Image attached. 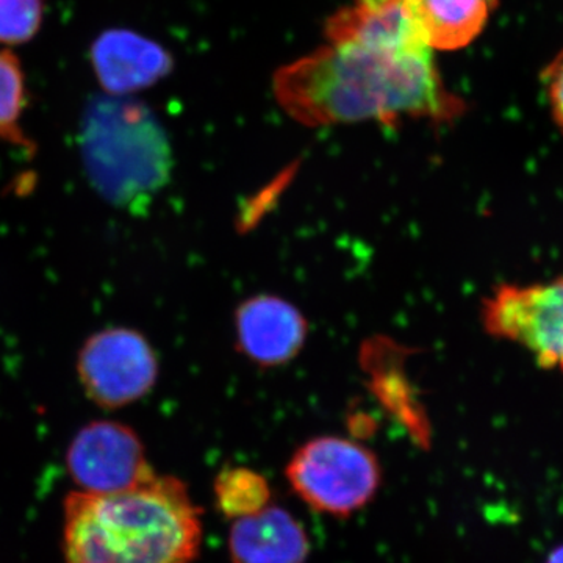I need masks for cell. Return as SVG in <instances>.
<instances>
[{
	"instance_id": "6da1fadb",
	"label": "cell",
	"mask_w": 563,
	"mask_h": 563,
	"mask_svg": "<svg viewBox=\"0 0 563 563\" xmlns=\"http://www.w3.org/2000/svg\"><path fill=\"white\" fill-rule=\"evenodd\" d=\"M274 95L292 120L312 128L363 121L395 124L406 117L442 122L463 110L422 43L329 41L277 70Z\"/></svg>"
},
{
	"instance_id": "7a4b0ae2",
	"label": "cell",
	"mask_w": 563,
	"mask_h": 563,
	"mask_svg": "<svg viewBox=\"0 0 563 563\" xmlns=\"http://www.w3.org/2000/svg\"><path fill=\"white\" fill-rule=\"evenodd\" d=\"M201 543V510L176 477L155 474L128 492L66 498L68 563H191Z\"/></svg>"
},
{
	"instance_id": "3957f363",
	"label": "cell",
	"mask_w": 563,
	"mask_h": 563,
	"mask_svg": "<svg viewBox=\"0 0 563 563\" xmlns=\"http://www.w3.org/2000/svg\"><path fill=\"white\" fill-rule=\"evenodd\" d=\"M81 161L91 184L114 206L136 209L168 184L173 151L146 103L101 95L81 114Z\"/></svg>"
},
{
	"instance_id": "277c9868",
	"label": "cell",
	"mask_w": 563,
	"mask_h": 563,
	"mask_svg": "<svg viewBox=\"0 0 563 563\" xmlns=\"http://www.w3.org/2000/svg\"><path fill=\"white\" fill-rule=\"evenodd\" d=\"M292 492L314 512L347 517L372 503L383 472L376 455L343 437L309 440L287 466Z\"/></svg>"
},
{
	"instance_id": "5b68a950",
	"label": "cell",
	"mask_w": 563,
	"mask_h": 563,
	"mask_svg": "<svg viewBox=\"0 0 563 563\" xmlns=\"http://www.w3.org/2000/svg\"><path fill=\"white\" fill-rule=\"evenodd\" d=\"M488 335L518 344L540 366L563 374V276L537 284H503L483 303Z\"/></svg>"
},
{
	"instance_id": "8992f818",
	"label": "cell",
	"mask_w": 563,
	"mask_h": 563,
	"mask_svg": "<svg viewBox=\"0 0 563 563\" xmlns=\"http://www.w3.org/2000/svg\"><path fill=\"white\" fill-rule=\"evenodd\" d=\"M77 373L91 401L120 409L150 395L158 379V358L143 333L109 328L81 346Z\"/></svg>"
},
{
	"instance_id": "52a82bcc",
	"label": "cell",
	"mask_w": 563,
	"mask_h": 563,
	"mask_svg": "<svg viewBox=\"0 0 563 563\" xmlns=\"http://www.w3.org/2000/svg\"><path fill=\"white\" fill-rule=\"evenodd\" d=\"M66 462L76 484L96 495L128 492L155 476L139 435L117 421L81 428L69 444Z\"/></svg>"
},
{
	"instance_id": "ba28073f",
	"label": "cell",
	"mask_w": 563,
	"mask_h": 563,
	"mask_svg": "<svg viewBox=\"0 0 563 563\" xmlns=\"http://www.w3.org/2000/svg\"><path fill=\"white\" fill-rule=\"evenodd\" d=\"M307 335L309 324L301 310L279 296H252L236 309V346L252 363L265 368L291 362Z\"/></svg>"
},
{
	"instance_id": "9c48e42d",
	"label": "cell",
	"mask_w": 563,
	"mask_h": 563,
	"mask_svg": "<svg viewBox=\"0 0 563 563\" xmlns=\"http://www.w3.org/2000/svg\"><path fill=\"white\" fill-rule=\"evenodd\" d=\"M173 57L154 40L125 29H111L91 46V65L99 84L111 96H131L168 76Z\"/></svg>"
},
{
	"instance_id": "30bf717a",
	"label": "cell",
	"mask_w": 563,
	"mask_h": 563,
	"mask_svg": "<svg viewBox=\"0 0 563 563\" xmlns=\"http://www.w3.org/2000/svg\"><path fill=\"white\" fill-rule=\"evenodd\" d=\"M309 553L306 529L288 510L273 504L236 518L229 532L232 563H306Z\"/></svg>"
},
{
	"instance_id": "8fae6325",
	"label": "cell",
	"mask_w": 563,
	"mask_h": 563,
	"mask_svg": "<svg viewBox=\"0 0 563 563\" xmlns=\"http://www.w3.org/2000/svg\"><path fill=\"white\" fill-rule=\"evenodd\" d=\"M422 43L431 51H457L483 33L496 0H404Z\"/></svg>"
},
{
	"instance_id": "7c38bea8",
	"label": "cell",
	"mask_w": 563,
	"mask_h": 563,
	"mask_svg": "<svg viewBox=\"0 0 563 563\" xmlns=\"http://www.w3.org/2000/svg\"><path fill=\"white\" fill-rule=\"evenodd\" d=\"M214 499L231 520L261 512L272 504L268 481L250 468L224 470L214 481Z\"/></svg>"
},
{
	"instance_id": "4fadbf2b",
	"label": "cell",
	"mask_w": 563,
	"mask_h": 563,
	"mask_svg": "<svg viewBox=\"0 0 563 563\" xmlns=\"http://www.w3.org/2000/svg\"><path fill=\"white\" fill-rule=\"evenodd\" d=\"M25 107V81L21 63L9 51L0 52V140L27 146L20 128Z\"/></svg>"
},
{
	"instance_id": "5bb4252c",
	"label": "cell",
	"mask_w": 563,
	"mask_h": 563,
	"mask_svg": "<svg viewBox=\"0 0 563 563\" xmlns=\"http://www.w3.org/2000/svg\"><path fill=\"white\" fill-rule=\"evenodd\" d=\"M43 0H0V43L22 44L38 33Z\"/></svg>"
},
{
	"instance_id": "9a60e30c",
	"label": "cell",
	"mask_w": 563,
	"mask_h": 563,
	"mask_svg": "<svg viewBox=\"0 0 563 563\" xmlns=\"http://www.w3.org/2000/svg\"><path fill=\"white\" fill-rule=\"evenodd\" d=\"M543 87L555 124L563 132V52L544 70Z\"/></svg>"
},
{
	"instance_id": "2e32d148",
	"label": "cell",
	"mask_w": 563,
	"mask_h": 563,
	"mask_svg": "<svg viewBox=\"0 0 563 563\" xmlns=\"http://www.w3.org/2000/svg\"><path fill=\"white\" fill-rule=\"evenodd\" d=\"M547 563H563V544L548 555Z\"/></svg>"
}]
</instances>
